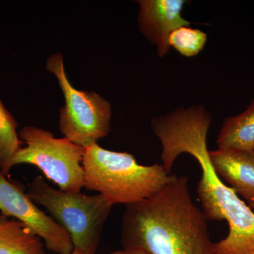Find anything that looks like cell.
I'll return each mask as SVG.
<instances>
[{"instance_id":"obj_1","label":"cell","mask_w":254,"mask_h":254,"mask_svg":"<svg viewBox=\"0 0 254 254\" xmlns=\"http://www.w3.org/2000/svg\"><path fill=\"white\" fill-rule=\"evenodd\" d=\"M211 116L202 105L180 108L152 120V129L162 145V165L170 173L177 157L193 156L201 178L197 194L208 220H226L229 233L214 244V254H254V213L214 170L207 146Z\"/></svg>"},{"instance_id":"obj_2","label":"cell","mask_w":254,"mask_h":254,"mask_svg":"<svg viewBox=\"0 0 254 254\" xmlns=\"http://www.w3.org/2000/svg\"><path fill=\"white\" fill-rule=\"evenodd\" d=\"M208 220L190 194L188 177L175 175L149 198L126 205L122 245L151 254H214Z\"/></svg>"},{"instance_id":"obj_3","label":"cell","mask_w":254,"mask_h":254,"mask_svg":"<svg viewBox=\"0 0 254 254\" xmlns=\"http://www.w3.org/2000/svg\"><path fill=\"white\" fill-rule=\"evenodd\" d=\"M82 165L83 188L98 192L113 205L146 199L175 176L162 164L140 165L131 153L111 151L98 143L85 148Z\"/></svg>"},{"instance_id":"obj_4","label":"cell","mask_w":254,"mask_h":254,"mask_svg":"<svg viewBox=\"0 0 254 254\" xmlns=\"http://www.w3.org/2000/svg\"><path fill=\"white\" fill-rule=\"evenodd\" d=\"M27 195L65 229L75 250L83 254H95L113 206L105 197L58 190L41 175L33 179Z\"/></svg>"},{"instance_id":"obj_5","label":"cell","mask_w":254,"mask_h":254,"mask_svg":"<svg viewBox=\"0 0 254 254\" xmlns=\"http://www.w3.org/2000/svg\"><path fill=\"white\" fill-rule=\"evenodd\" d=\"M46 68L58 79L65 98L60 111V131L64 138L86 148L108 136L110 130L111 105L93 92L79 91L71 84L60 53L51 55Z\"/></svg>"},{"instance_id":"obj_6","label":"cell","mask_w":254,"mask_h":254,"mask_svg":"<svg viewBox=\"0 0 254 254\" xmlns=\"http://www.w3.org/2000/svg\"><path fill=\"white\" fill-rule=\"evenodd\" d=\"M18 136L25 146L15 155L14 166L33 165L60 190L81 192L83 188V147L68 138H55L53 133L36 127H23Z\"/></svg>"},{"instance_id":"obj_7","label":"cell","mask_w":254,"mask_h":254,"mask_svg":"<svg viewBox=\"0 0 254 254\" xmlns=\"http://www.w3.org/2000/svg\"><path fill=\"white\" fill-rule=\"evenodd\" d=\"M0 211L17 220L44 242L48 250L57 254H71L72 241L63 227L45 213L27 193L6 179L0 170Z\"/></svg>"},{"instance_id":"obj_8","label":"cell","mask_w":254,"mask_h":254,"mask_svg":"<svg viewBox=\"0 0 254 254\" xmlns=\"http://www.w3.org/2000/svg\"><path fill=\"white\" fill-rule=\"evenodd\" d=\"M138 23L145 38L157 48L159 56L170 51L169 38L178 28L190 26L182 16L186 1L184 0H141Z\"/></svg>"},{"instance_id":"obj_9","label":"cell","mask_w":254,"mask_h":254,"mask_svg":"<svg viewBox=\"0 0 254 254\" xmlns=\"http://www.w3.org/2000/svg\"><path fill=\"white\" fill-rule=\"evenodd\" d=\"M209 157L219 177L254 208V150L218 148Z\"/></svg>"},{"instance_id":"obj_10","label":"cell","mask_w":254,"mask_h":254,"mask_svg":"<svg viewBox=\"0 0 254 254\" xmlns=\"http://www.w3.org/2000/svg\"><path fill=\"white\" fill-rule=\"evenodd\" d=\"M217 145L222 149L254 150V98L242 113L225 119Z\"/></svg>"},{"instance_id":"obj_11","label":"cell","mask_w":254,"mask_h":254,"mask_svg":"<svg viewBox=\"0 0 254 254\" xmlns=\"http://www.w3.org/2000/svg\"><path fill=\"white\" fill-rule=\"evenodd\" d=\"M0 254H46L43 243L23 223L0 215Z\"/></svg>"},{"instance_id":"obj_12","label":"cell","mask_w":254,"mask_h":254,"mask_svg":"<svg viewBox=\"0 0 254 254\" xmlns=\"http://www.w3.org/2000/svg\"><path fill=\"white\" fill-rule=\"evenodd\" d=\"M18 124L0 100V170L5 176L12 169L13 161L24 143L17 133Z\"/></svg>"},{"instance_id":"obj_13","label":"cell","mask_w":254,"mask_h":254,"mask_svg":"<svg viewBox=\"0 0 254 254\" xmlns=\"http://www.w3.org/2000/svg\"><path fill=\"white\" fill-rule=\"evenodd\" d=\"M207 39L208 36L204 32L190 26H184L171 33L169 45L183 56L190 58L203 50Z\"/></svg>"},{"instance_id":"obj_14","label":"cell","mask_w":254,"mask_h":254,"mask_svg":"<svg viewBox=\"0 0 254 254\" xmlns=\"http://www.w3.org/2000/svg\"><path fill=\"white\" fill-rule=\"evenodd\" d=\"M111 254H151L146 251L141 250V249H126L123 248L122 250L115 251L112 252Z\"/></svg>"},{"instance_id":"obj_15","label":"cell","mask_w":254,"mask_h":254,"mask_svg":"<svg viewBox=\"0 0 254 254\" xmlns=\"http://www.w3.org/2000/svg\"><path fill=\"white\" fill-rule=\"evenodd\" d=\"M83 254L81 253V252H78L77 250H73V252H72V254Z\"/></svg>"}]
</instances>
